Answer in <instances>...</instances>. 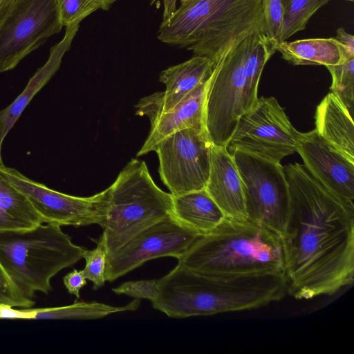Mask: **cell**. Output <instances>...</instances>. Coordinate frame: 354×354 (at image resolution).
Returning a JSON list of instances; mask_svg holds the SVG:
<instances>
[{
	"mask_svg": "<svg viewBox=\"0 0 354 354\" xmlns=\"http://www.w3.org/2000/svg\"><path fill=\"white\" fill-rule=\"evenodd\" d=\"M277 46L265 33H254L230 47L214 64L204 106L205 128L212 144L227 147L239 118L255 105L262 71Z\"/></svg>",
	"mask_w": 354,
	"mask_h": 354,
	"instance_id": "obj_4",
	"label": "cell"
},
{
	"mask_svg": "<svg viewBox=\"0 0 354 354\" xmlns=\"http://www.w3.org/2000/svg\"><path fill=\"white\" fill-rule=\"evenodd\" d=\"M349 1H353V0H349Z\"/></svg>",
	"mask_w": 354,
	"mask_h": 354,
	"instance_id": "obj_40",
	"label": "cell"
},
{
	"mask_svg": "<svg viewBox=\"0 0 354 354\" xmlns=\"http://www.w3.org/2000/svg\"><path fill=\"white\" fill-rule=\"evenodd\" d=\"M264 33L270 39L279 44L281 40L283 6L281 0H262Z\"/></svg>",
	"mask_w": 354,
	"mask_h": 354,
	"instance_id": "obj_28",
	"label": "cell"
},
{
	"mask_svg": "<svg viewBox=\"0 0 354 354\" xmlns=\"http://www.w3.org/2000/svg\"><path fill=\"white\" fill-rule=\"evenodd\" d=\"M290 207L281 235L287 293L296 299L332 295L354 281V204L304 165L283 167Z\"/></svg>",
	"mask_w": 354,
	"mask_h": 354,
	"instance_id": "obj_1",
	"label": "cell"
},
{
	"mask_svg": "<svg viewBox=\"0 0 354 354\" xmlns=\"http://www.w3.org/2000/svg\"><path fill=\"white\" fill-rule=\"evenodd\" d=\"M33 319L34 310H17L12 307L0 304V319Z\"/></svg>",
	"mask_w": 354,
	"mask_h": 354,
	"instance_id": "obj_32",
	"label": "cell"
},
{
	"mask_svg": "<svg viewBox=\"0 0 354 354\" xmlns=\"http://www.w3.org/2000/svg\"><path fill=\"white\" fill-rule=\"evenodd\" d=\"M140 304L138 299L124 306H113L97 301H75L62 307L34 309L33 319H96L117 313L136 310Z\"/></svg>",
	"mask_w": 354,
	"mask_h": 354,
	"instance_id": "obj_23",
	"label": "cell"
},
{
	"mask_svg": "<svg viewBox=\"0 0 354 354\" xmlns=\"http://www.w3.org/2000/svg\"><path fill=\"white\" fill-rule=\"evenodd\" d=\"M107 248L104 235L102 234L97 242V246L93 250L85 249L83 259L86 265L82 270L85 278L93 283V290L104 286L105 270L107 261Z\"/></svg>",
	"mask_w": 354,
	"mask_h": 354,
	"instance_id": "obj_26",
	"label": "cell"
},
{
	"mask_svg": "<svg viewBox=\"0 0 354 354\" xmlns=\"http://www.w3.org/2000/svg\"><path fill=\"white\" fill-rule=\"evenodd\" d=\"M209 140L205 129L187 128L165 138L151 151L159 158V174L172 196L203 189L210 169Z\"/></svg>",
	"mask_w": 354,
	"mask_h": 354,
	"instance_id": "obj_11",
	"label": "cell"
},
{
	"mask_svg": "<svg viewBox=\"0 0 354 354\" xmlns=\"http://www.w3.org/2000/svg\"><path fill=\"white\" fill-rule=\"evenodd\" d=\"M326 67L332 77L331 92L339 97L353 117L354 113V57L342 64Z\"/></svg>",
	"mask_w": 354,
	"mask_h": 354,
	"instance_id": "obj_25",
	"label": "cell"
},
{
	"mask_svg": "<svg viewBox=\"0 0 354 354\" xmlns=\"http://www.w3.org/2000/svg\"><path fill=\"white\" fill-rule=\"evenodd\" d=\"M85 248L74 244L58 225L0 232V264L19 292L33 300L48 294L51 279L83 257Z\"/></svg>",
	"mask_w": 354,
	"mask_h": 354,
	"instance_id": "obj_6",
	"label": "cell"
},
{
	"mask_svg": "<svg viewBox=\"0 0 354 354\" xmlns=\"http://www.w3.org/2000/svg\"><path fill=\"white\" fill-rule=\"evenodd\" d=\"M172 196L173 217L200 235L211 232L225 218L205 189Z\"/></svg>",
	"mask_w": 354,
	"mask_h": 354,
	"instance_id": "obj_20",
	"label": "cell"
},
{
	"mask_svg": "<svg viewBox=\"0 0 354 354\" xmlns=\"http://www.w3.org/2000/svg\"><path fill=\"white\" fill-rule=\"evenodd\" d=\"M63 26L80 23L97 10L99 6L93 0H57Z\"/></svg>",
	"mask_w": 354,
	"mask_h": 354,
	"instance_id": "obj_27",
	"label": "cell"
},
{
	"mask_svg": "<svg viewBox=\"0 0 354 354\" xmlns=\"http://www.w3.org/2000/svg\"><path fill=\"white\" fill-rule=\"evenodd\" d=\"M205 189L225 217L247 220L241 178L226 147L212 143L210 169Z\"/></svg>",
	"mask_w": 354,
	"mask_h": 354,
	"instance_id": "obj_16",
	"label": "cell"
},
{
	"mask_svg": "<svg viewBox=\"0 0 354 354\" xmlns=\"http://www.w3.org/2000/svg\"><path fill=\"white\" fill-rule=\"evenodd\" d=\"M199 236L173 216L163 220L143 230L107 257L106 281L111 282L149 260L163 257L178 259Z\"/></svg>",
	"mask_w": 354,
	"mask_h": 354,
	"instance_id": "obj_13",
	"label": "cell"
},
{
	"mask_svg": "<svg viewBox=\"0 0 354 354\" xmlns=\"http://www.w3.org/2000/svg\"><path fill=\"white\" fill-rule=\"evenodd\" d=\"M107 191L102 234L108 256L143 230L173 216L172 195L156 185L144 161L132 159Z\"/></svg>",
	"mask_w": 354,
	"mask_h": 354,
	"instance_id": "obj_7",
	"label": "cell"
},
{
	"mask_svg": "<svg viewBox=\"0 0 354 354\" xmlns=\"http://www.w3.org/2000/svg\"><path fill=\"white\" fill-rule=\"evenodd\" d=\"M213 68L214 64L209 59L194 55L165 69L160 73L159 80L165 84V91L142 98L136 106V114L147 115L150 120L171 110L207 80Z\"/></svg>",
	"mask_w": 354,
	"mask_h": 354,
	"instance_id": "obj_15",
	"label": "cell"
},
{
	"mask_svg": "<svg viewBox=\"0 0 354 354\" xmlns=\"http://www.w3.org/2000/svg\"><path fill=\"white\" fill-rule=\"evenodd\" d=\"M264 33L262 0H192L162 21L158 39L187 46L214 64L232 46Z\"/></svg>",
	"mask_w": 354,
	"mask_h": 354,
	"instance_id": "obj_5",
	"label": "cell"
},
{
	"mask_svg": "<svg viewBox=\"0 0 354 354\" xmlns=\"http://www.w3.org/2000/svg\"><path fill=\"white\" fill-rule=\"evenodd\" d=\"M5 165L3 163L2 158H1V147L0 146V169L4 167Z\"/></svg>",
	"mask_w": 354,
	"mask_h": 354,
	"instance_id": "obj_37",
	"label": "cell"
},
{
	"mask_svg": "<svg viewBox=\"0 0 354 354\" xmlns=\"http://www.w3.org/2000/svg\"><path fill=\"white\" fill-rule=\"evenodd\" d=\"M286 293L283 274L218 279L178 264L158 279V293L151 304L169 317L186 318L256 309Z\"/></svg>",
	"mask_w": 354,
	"mask_h": 354,
	"instance_id": "obj_2",
	"label": "cell"
},
{
	"mask_svg": "<svg viewBox=\"0 0 354 354\" xmlns=\"http://www.w3.org/2000/svg\"><path fill=\"white\" fill-rule=\"evenodd\" d=\"M100 7V9L108 10L110 6L117 0H93Z\"/></svg>",
	"mask_w": 354,
	"mask_h": 354,
	"instance_id": "obj_36",
	"label": "cell"
},
{
	"mask_svg": "<svg viewBox=\"0 0 354 354\" xmlns=\"http://www.w3.org/2000/svg\"><path fill=\"white\" fill-rule=\"evenodd\" d=\"M15 0H0V24L8 14Z\"/></svg>",
	"mask_w": 354,
	"mask_h": 354,
	"instance_id": "obj_35",
	"label": "cell"
},
{
	"mask_svg": "<svg viewBox=\"0 0 354 354\" xmlns=\"http://www.w3.org/2000/svg\"><path fill=\"white\" fill-rule=\"evenodd\" d=\"M315 130L331 146L354 162V124L348 110L333 92L318 104Z\"/></svg>",
	"mask_w": 354,
	"mask_h": 354,
	"instance_id": "obj_19",
	"label": "cell"
},
{
	"mask_svg": "<svg viewBox=\"0 0 354 354\" xmlns=\"http://www.w3.org/2000/svg\"><path fill=\"white\" fill-rule=\"evenodd\" d=\"M328 0H281L283 16L281 40L304 30L310 17Z\"/></svg>",
	"mask_w": 354,
	"mask_h": 354,
	"instance_id": "obj_24",
	"label": "cell"
},
{
	"mask_svg": "<svg viewBox=\"0 0 354 354\" xmlns=\"http://www.w3.org/2000/svg\"><path fill=\"white\" fill-rule=\"evenodd\" d=\"M297 152L319 183L342 200L353 203L354 162L331 146L315 129L299 133Z\"/></svg>",
	"mask_w": 354,
	"mask_h": 354,
	"instance_id": "obj_14",
	"label": "cell"
},
{
	"mask_svg": "<svg viewBox=\"0 0 354 354\" xmlns=\"http://www.w3.org/2000/svg\"><path fill=\"white\" fill-rule=\"evenodd\" d=\"M80 24L66 27L61 41L53 46L45 64L30 78L22 93L6 108L0 111V146L33 97L50 80L60 66L62 57L69 49Z\"/></svg>",
	"mask_w": 354,
	"mask_h": 354,
	"instance_id": "obj_18",
	"label": "cell"
},
{
	"mask_svg": "<svg viewBox=\"0 0 354 354\" xmlns=\"http://www.w3.org/2000/svg\"><path fill=\"white\" fill-rule=\"evenodd\" d=\"M62 27L57 0H15L0 24V73L13 69Z\"/></svg>",
	"mask_w": 354,
	"mask_h": 354,
	"instance_id": "obj_10",
	"label": "cell"
},
{
	"mask_svg": "<svg viewBox=\"0 0 354 354\" xmlns=\"http://www.w3.org/2000/svg\"><path fill=\"white\" fill-rule=\"evenodd\" d=\"M0 175L26 196L44 223L59 226H104L107 189L91 196L79 197L51 189L13 168L3 167Z\"/></svg>",
	"mask_w": 354,
	"mask_h": 354,
	"instance_id": "obj_12",
	"label": "cell"
},
{
	"mask_svg": "<svg viewBox=\"0 0 354 354\" xmlns=\"http://www.w3.org/2000/svg\"><path fill=\"white\" fill-rule=\"evenodd\" d=\"M0 304L10 307L30 308L33 300L24 297L13 285L0 264Z\"/></svg>",
	"mask_w": 354,
	"mask_h": 354,
	"instance_id": "obj_30",
	"label": "cell"
},
{
	"mask_svg": "<svg viewBox=\"0 0 354 354\" xmlns=\"http://www.w3.org/2000/svg\"><path fill=\"white\" fill-rule=\"evenodd\" d=\"M156 0H151V3H153Z\"/></svg>",
	"mask_w": 354,
	"mask_h": 354,
	"instance_id": "obj_39",
	"label": "cell"
},
{
	"mask_svg": "<svg viewBox=\"0 0 354 354\" xmlns=\"http://www.w3.org/2000/svg\"><path fill=\"white\" fill-rule=\"evenodd\" d=\"M231 154L243 183L247 220L281 236L290 207L283 167L241 150Z\"/></svg>",
	"mask_w": 354,
	"mask_h": 354,
	"instance_id": "obj_8",
	"label": "cell"
},
{
	"mask_svg": "<svg viewBox=\"0 0 354 354\" xmlns=\"http://www.w3.org/2000/svg\"><path fill=\"white\" fill-rule=\"evenodd\" d=\"M44 223L26 196L0 175V232Z\"/></svg>",
	"mask_w": 354,
	"mask_h": 354,
	"instance_id": "obj_22",
	"label": "cell"
},
{
	"mask_svg": "<svg viewBox=\"0 0 354 354\" xmlns=\"http://www.w3.org/2000/svg\"><path fill=\"white\" fill-rule=\"evenodd\" d=\"M192 1V0H180L181 5L186 4Z\"/></svg>",
	"mask_w": 354,
	"mask_h": 354,
	"instance_id": "obj_38",
	"label": "cell"
},
{
	"mask_svg": "<svg viewBox=\"0 0 354 354\" xmlns=\"http://www.w3.org/2000/svg\"><path fill=\"white\" fill-rule=\"evenodd\" d=\"M277 51L295 65L333 66L354 57L335 37L285 40L277 44Z\"/></svg>",
	"mask_w": 354,
	"mask_h": 354,
	"instance_id": "obj_21",
	"label": "cell"
},
{
	"mask_svg": "<svg viewBox=\"0 0 354 354\" xmlns=\"http://www.w3.org/2000/svg\"><path fill=\"white\" fill-rule=\"evenodd\" d=\"M208 80L177 106L150 119V132L138 156L151 151L158 142L178 131L187 128L205 129L204 106Z\"/></svg>",
	"mask_w": 354,
	"mask_h": 354,
	"instance_id": "obj_17",
	"label": "cell"
},
{
	"mask_svg": "<svg viewBox=\"0 0 354 354\" xmlns=\"http://www.w3.org/2000/svg\"><path fill=\"white\" fill-rule=\"evenodd\" d=\"M117 295H125L135 299H149L152 302L158 293V279L127 281L112 289Z\"/></svg>",
	"mask_w": 354,
	"mask_h": 354,
	"instance_id": "obj_29",
	"label": "cell"
},
{
	"mask_svg": "<svg viewBox=\"0 0 354 354\" xmlns=\"http://www.w3.org/2000/svg\"><path fill=\"white\" fill-rule=\"evenodd\" d=\"M299 133L275 97H261L239 118L226 147L230 153L241 150L280 163L297 152Z\"/></svg>",
	"mask_w": 354,
	"mask_h": 354,
	"instance_id": "obj_9",
	"label": "cell"
},
{
	"mask_svg": "<svg viewBox=\"0 0 354 354\" xmlns=\"http://www.w3.org/2000/svg\"><path fill=\"white\" fill-rule=\"evenodd\" d=\"M177 0H163V19L166 21L176 9Z\"/></svg>",
	"mask_w": 354,
	"mask_h": 354,
	"instance_id": "obj_34",
	"label": "cell"
},
{
	"mask_svg": "<svg viewBox=\"0 0 354 354\" xmlns=\"http://www.w3.org/2000/svg\"><path fill=\"white\" fill-rule=\"evenodd\" d=\"M336 39L344 46L351 53L354 54V37L340 28L337 30Z\"/></svg>",
	"mask_w": 354,
	"mask_h": 354,
	"instance_id": "obj_33",
	"label": "cell"
},
{
	"mask_svg": "<svg viewBox=\"0 0 354 354\" xmlns=\"http://www.w3.org/2000/svg\"><path fill=\"white\" fill-rule=\"evenodd\" d=\"M178 261L193 272L218 279L285 272L279 234L248 220L227 217L211 232L200 235Z\"/></svg>",
	"mask_w": 354,
	"mask_h": 354,
	"instance_id": "obj_3",
	"label": "cell"
},
{
	"mask_svg": "<svg viewBox=\"0 0 354 354\" xmlns=\"http://www.w3.org/2000/svg\"><path fill=\"white\" fill-rule=\"evenodd\" d=\"M63 281L68 292L71 295H74L77 299H79L80 297V290L87 283L83 271L76 269L68 273L64 277Z\"/></svg>",
	"mask_w": 354,
	"mask_h": 354,
	"instance_id": "obj_31",
	"label": "cell"
}]
</instances>
